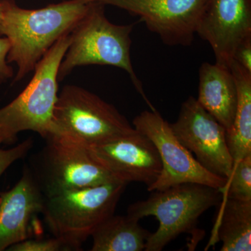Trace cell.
<instances>
[{
	"instance_id": "obj_1",
	"label": "cell",
	"mask_w": 251,
	"mask_h": 251,
	"mask_svg": "<svg viewBox=\"0 0 251 251\" xmlns=\"http://www.w3.org/2000/svg\"><path fill=\"white\" fill-rule=\"evenodd\" d=\"M93 3L94 0H67L41 9H25L8 0L0 21V36L7 38L11 44L7 61L18 68L14 82L33 72L54 43L71 33Z\"/></svg>"
},
{
	"instance_id": "obj_2",
	"label": "cell",
	"mask_w": 251,
	"mask_h": 251,
	"mask_svg": "<svg viewBox=\"0 0 251 251\" xmlns=\"http://www.w3.org/2000/svg\"><path fill=\"white\" fill-rule=\"evenodd\" d=\"M134 24L116 25L105 15V5L93 4L71 31V42L59 65L57 78L62 81L76 67L112 66L125 71L151 110L156 109L144 92L132 65L130 34Z\"/></svg>"
},
{
	"instance_id": "obj_3",
	"label": "cell",
	"mask_w": 251,
	"mask_h": 251,
	"mask_svg": "<svg viewBox=\"0 0 251 251\" xmlns=\"http://www.w3.org/2000/svg\"><path fill=\"white\" fill-rule=\"evenodd\" d=\"M70 42V33L61 36L36 64L25 88L0 108V145L14 143L18 133L26 130L36 132L43 138L52 133L58 97L57 74Z\"/></svg>"
},
{
	"instance_id": "obj_4",
	"label": "cell",
	"mask_w": 251,
	"mask_h": 251,
	"mask_svg": "<svg viewBox=\"0 0 251 251\" xmlns=\"http://www.w3.org/2000/svg\"><path fill=\"white\" fill-rule=\"evenodd\" d=\"M44 139L45 145L28 168L46 198L118 181L94 158L89 145L76 137L53 130Z\"/></svg>"
},
{
	"instance_id": "obj_5",
	"label": "cell",
	"mask_w": 251,
	"mask_h": 251,
	"mask_svg": "<svg viewBox=\"0 0 251 251\" xmlns=\"http://www.w3.org/2000/svg\"><path fill=\"white\" fill-rule=\"evenodd\" d=\"M127 185L113 181L46 198L42 211L46 224L69 251H80L95 229L115 214Z\"/></svg>"
},
{
	"instance_id": "obj_6",
	"label": "cell",
	"mask_w": 251,
	"mask_h": 251,
	"mask_svg": "<svg viewBox=\"0 0 251 251\" xmlns=\"http://www.w3.org/2000/svg\"><path fill=\"white\" fill-rule=\"evenodd\" d=\"M145 200L130 204L127 214L140 220L154 216L159 226L151 234L145 251H161L180 234L193 231L206 211L219 205L223 194L219 188L184 183L153 191Z\"/></svg>"
},
{
	"instance_id": "obj_7",
	"label": "cell",
	"mask_w": 251,
	"mask_h": 251,
	"mask_svg": "<svg viewBox=\"0 0 251 251\" xmlns=\"http://www.w3.org/2000/svg\"><path fill=\"white\" fill-rule=\"evenodd\" d=\"M52 121V131L64 132L89 145L137 132L115 106L97 94L74 85L64 86L58 94Z\"/></svg>"
},
{
	"instance_id": "obj_8",
	"label": "cell",
	"mask_w": 251,
	"mask_h": 251,
	"mask_svg": "<svg viewBox=\"0 0 251 251\" xmlns=\"http://www.w3.org/2000/svg\"><path fill=\"white\" fill-rule=\"evenodd\" d=\"M135 129L146 135L159 153L162 171L148 191H161L175 185L196 183L222 188L227 179L205 169L175 136L171 126L156 110H145L135 117Z\"/></svg>"
},
{
	"instance_id": "obj_9",
	"label": "cell",
	"mask_w": 251,
	"mask_h": 251,
	"mask_svg": "<svg viewBox=\"0 0 251 251\" xmlns=\"http://www.w3.org/2000/svg\"><path fill=\"white\" fill-rule=\"evenodd\" d=\"M171 126L180 143L201 166L212 174L228 179L234 161L226 140V129L193 97L181 105L179 116Z\"/></svg>"
},
{
	"instance_id": "obj_10",
	"label": "cell",
	"mask_w": 251,
	"mask_h": 251,
	"mask_svg": "<svg viewBox=\"0 0 251 251\" xmlns=\"http://www.w3.org/2000/svg\"><path fill=\"white\" fill-rule=\"evenodd\" d=\"M138 16L169 46H190L206 0H94Z\"/></svg>"
},
{
	"instance_id": "obj_11",
	"label": "cell",
	"mask_w": 251,
	"mask_h": 251,
	"mask_svg": "<svg viewBox=\"0 0 251 251\" xmlns=\"http://www.w3.org/2000/svg\"><path fill=\"white\" fill-rule=\"evenodd\" d=\"M89 148L94 158L122 182L143 183L149 188L161 175V158L154 144L138 130Z\"/></svg>"
},
{
	"instance_id": "obj_12",
	"label": "cell",
	"mask_w": 251,
	"mask_h": 251,
	"mask_svg": "<svg viewBox=\"0 0 251 251\" xmlns=\"http://www.w3.org/2000/svg\"><path fill=\"white\" fill-rule=\"evenodd\" d=\"M196 34L211 46L215 63L229 69L238 46L251 36V0H206Z\"/></svg>"
},
{
	"instance_id": "obj_13",
	"label": "cell",
	"mask_w": 251,
	"mask_h": 251,
	"mask_svg": "<svg viewBox=\"0 0 251 251\" xmlns=\"http://www.w3.org/2000/svg\"><path fill=\"white\" fill-rule=\"evenodd\" d=\"M45 201L29 168L25 166L17 184L0 193V251L30 238V222L42 214Z\"/></svg>"
},
{
	"instance_id": "obj_14",
	"label": "cell",
	"mask_w": 251,
	"mask_h": 251,
	"mask_svg": "<svg viewBox=\"0 0 251 251\" xmlns=\"http://www.w3.org/2000/svg\"><path fill=\"white\" fill-rule=\"evenodd\" d=\"M196 100L228 130L233 122L238 101L237 85L230 69L216 63H202L199 69Z\"/></svg>"
},
{
	"instance_id": "obj_15",
	"label": "cell",
	"mask_w": 251,
	"mask_h": 251,
	"mask_svg": "<svg viewBox=\"0 0 251 251\" xmlns=\"http://www.w3.org/2000/svg\"><path fill=\"white\" fill-rule=\"evenodd\" d=\"M210 243L221 241V251H251V201L223 197Z\"/></svg>"
},
{
	"instance_id": "obj_16",
	"label": "cell",
	"mask_w": 251,
	"mask_h": 251,
	"mask_svg": "<svg viewBox=\"0 0 251 251\" xmlns=\"http://www.w3.org/2000/svg\"><path fill=\"white\" fill-rule=\"evenodd\" d=\"M231 72L238 92L237 110L226 140L234 165L251 154V72L232 61Z\"/></svg>"
},
{
	"instance_id": "obj_17",
	"label": "cell",
	"mask_w": 251,
	"mask_h": 251,
	"mask_svg": "<svg viewBox=\"0 0 251 251\" xmlns=\"http://www.w3.org/2000/svg\"><path fill=\"white\" fill-rule=\"evenodd\" d=\"M139 224V220L132 216L115 214L103 221L91 237L92 251H145L151 235Z\"/></svg>"
},
{
	"instance_id": "obj_18",
	"label": "cell",
	"mask_w": 251,
	"mask_h": 251,
	"mask_svg": "<svg viewBox=\"0 0 251 251\" xmlns=\"http://www.w3.org/2000/svg\"><path fill=\"white\" fill-rule=\"evenodd\" d=\"M219 190L223 197L251 201V154L234 165L232 175L226 186Z\"/></svg>"
},
{
	"instance_id": "obj_19",
	"label": "cell",
	"mask_w": 251,
	"mask_h": 251,
	"mask_svg": "<svg viewBox=\"0 0 251 251\" xmlns=\"http://www.w3.org/2000/svg\"><path fill=\"white\" fill-rule=\"evenodd\" d=\"M9 251H69L66 244L56 237L29 239L11 246Z\"/></svg>"
},
{
	"instance_id": "obj_20",
	"label": "cell",
	"mask_w": 251,
	"mask_h": 251,
	"mask_svg": "<svg viewBox=\"0 0 251 251\" xmlns=\"http://www.w3.org/2000/svg\"><path fill=\"white\" fill-rule=\"evenodd\" d=\"M32 146V140L27 139L13 148L0 149V176L13 163L27 156Z\"/></svg>"
},
{
	"instance_id": "obj_21",
	"label": "cell",
	"mask_w": 251,
	"mask_h": 251,
	"mask_svg": "<svg viewBox=\"0 0 251 251\" xmlns=\"http://www.w3.org/2000/svg\"><path fill=\"white\" fill-rule=\"evenodd\" d=\"M11 44L7 38L0 36V85L13 78L15 72L7 61Z\"/></svg>"
},
{
	"instance_id": "obj_22",
	"label": "cell",
	"mask_w": 251,
	"mask_h": 251,
	"mask_svg": "<svg viewBox=\"0 0 251 251\" xmlns=\"http://www.w3.org/2000/svg\"><path fill=\"white\" fill-rule=\"evenodd\" d=\"M233 61L251 72V36L238 46L234 52Z\"/></svg>"
},
{
	"instance_id": "obj_23",
	"label": "cell",
	"mask_w": 251,
	"mask_h": 251,
	"mask_svg": "<svg viewBox=\"0 0 251 251\" xmlns=\"http://www.w3.org/2000/svg\"><path fill=\"white\" fill-rule=\"evenodd\" d=\"M8 0H0V21L2 18L4 11L7 5Z\"/></svg>"
}]
</instances>
